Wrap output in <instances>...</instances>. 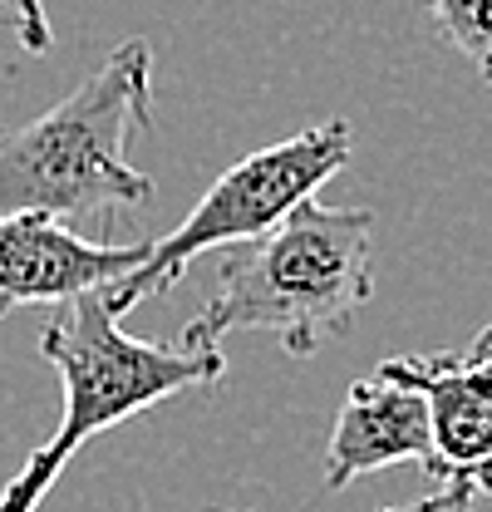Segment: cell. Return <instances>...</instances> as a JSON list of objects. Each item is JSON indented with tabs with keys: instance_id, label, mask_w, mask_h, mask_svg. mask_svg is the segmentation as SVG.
<instances>
[{
	"instance_id": "obj_1",
	"label": "cell",
	"mask_w": 492,
	"mask_h": 512,
	"mask_svg": "<svg viewBox=\"0 0 492 512\" xmlns=\"http://www.w3.org/2000/svg\"><path fill=\"white\" fill-rule=\"evenodd\" d=\"M374 212L306 197L281 227L246 242L217 271L212 296L178 330L183 350H222L237 330H266L286 355L310 360L345 335L374 296Z\"/></svg>"
},
{
	"instance_id": "obj_2",
	"label": "cell",
	"mask_w": 492,
	"mask_h": 512,
	"mask_svg": "<svg viewBox=\"0 0 492 512\" xmlns=\"http://www.w3.org/2000/svg\"><path fill=\"white\" fill-rule=\"evenodd\" d=\"M153 124V45L123 40L79 89L40 119L0 133V217H119L158 188L128 163V143Z\"/></svg>"
},
{
	"instance_id": "obj_3",
	"label": "cell",
	"mask_w": 492,
	"mask_h": 512,
	"mask_svg": "<svg viewBox=\"0 0 492 512\" xmlns=\"http://www.w3.org/2000/svg\"><path fill=\"white\" fill-rule=\"evenodd\" d=\"M40 355L60 375L64 414L55 434L0 488V512H35L89 439L119 429L133 414L183 389H212L227 375L222 350H183L123 335L119 316L104 306V291L55 306V316L40 330Z\"/></svg>"
},
{
	"instance_id": "obj_4",
	"label": "cell",
	"mask_w": 492,
	"mask_h": 512,
	"mask_svg": "<svg viewBox=\"0 0 492 512\" xmlns=\"http://www.w3.org/2000/svg\"><path fill=\"white\" fill-rule=\"evenodd\" d=\"M350 148H355L350 124L345 119H325V124L306 128L296 138H281L271 148H256V153L237 158L212 188L197 197V207L183 217V227H173L168 237L148 242L143 261L104 291V306L114 316H128L133 306L173 291L183 281V271L202 252L246 247V242L266 237L271 227L286 222L291 207L315 197L350 163Z\"/></svg>"
},
{
	"instance_id": "obj_5",
	"label": "cell",
	"mask_w": 492,
	"mask_h": 512,
	"mask_svg": "<svg viewBox=\"0 0 492 512\" xmlns=\"http://www.w3.org/2000/svg\"><path fill=\"white\" fill-rule=\"evenodd\" d=\"M389 375L414 384L429 399L433 453L429 468L438 483H478L492 493V350L473 340L463 355H399L384 360Z\"/></svg>"
},
{
	"instance_id": "obj_6",
	"label": "cell",
	"mask_w": 492,
	"mask_h": 512,
	"mask_svg": "<svg viewBox=\"0 0 492 512\" xmlns=\"http://www.w3.org/2000/svg\"><path fill=\"white\" fill-rule=\"evenodd\" d=\"M148 252V242H89L50 212L0 217V296L10 306H64L109 291Z\"/></svg>"
},
{
	"instance_id": "obj_7",
	"label": "cell",
	"mask_w": 492,
	"mask_h": 512,
	"mask_svg": "<svg viewBox=\"0 0 492 512\" xmlns=\"http://www.w3.org/2000/svg\"><path fill=\"white\" fill-rule=\"evenodd\" d=\"M433 453V429H429V399L389 375L384 365L350 384L335 429H330V448H325V488L340 493L355 478L394 468V463H429Z\"/></svg>"
},
{
	"instance_id": "obj_8",
	"label": "cell",
	"mask_w": 492,
	"mask_h": 512,
	"mask_svg": "<svg viewBox=\"0 0 492 512\" xmlns=\"http://www.w3.org/2000/svg\"><path fill=\"white\" fill-rule=\"evenodd\" d=\"M438 35L492 84V0H424Z\"/></svg>"
},
{
	"instance_id": "obj_9",
	"label": "cell",
	"mask_w": 492,
	"mask_h": 512,
	"mask_svg": "<svg viewBox=\"0 0 492 512\" xmlns=\"http://www.w3.org/2000/svg\"><path fill=\"white\" fill-rule=\"evenodd\" d=\"M492 493H483L478 483H443L438 493L409 503V508H379V512H492Z\"/></svg>"
},
{
	"instance_id": "obj_10",
	"label": "cell",
	"mask_w": 492,
	"mask_h": 512,
	"mask_svg": "<svg viewBox=\"0 0 492 512\" xmlns=\"http://www.w3.org/2000/svg\"><path fill=\"white\" fill-rule=\"evenodd\" d=\"M10 5V25H15V40L25 55H45L50 50V15H45V0H5Z\"/></svg>"
},
{
	"instance_id": "obj_11",
	"label": "cell",
	"mask_w": 492,
	"mask_h": 512,
	"mask_svg": "<svg viewBox=\"0 0 492 512\" xmlns=\"http://www.w3.org/2000/svg\"><path fill=\"white\" fill-rule=\"evenodd\" d=\"M478 340H483V345L492 350V325H488V330H478Z\"/></svg>"
},
{
	"instance_id": "obj_12",
	"label": "cell",
	"mask_w": 492,
	"mask_h": 512,
	"mask_svg": "<svg viewBox=\"0 0 492 512\" xmlns=\"http://www.w3.org/2000/svg\"><path fill=\"white\" fill-rule=\"evenodd\" d=\"M0 316H10V301H5V296H0Z\"/></svg>"
}]
</instances>
